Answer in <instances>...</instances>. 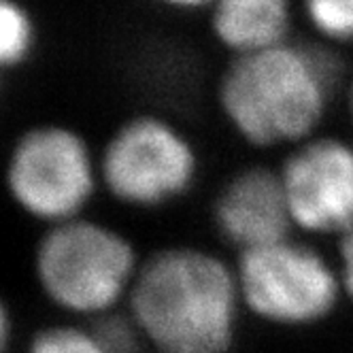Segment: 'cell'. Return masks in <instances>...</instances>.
Instances as JSON below:
<instances>
[{
  "label": "cell",
  "instance_id": "14",
  "mask_svg": "<svg viewBox=\"0 0 353 353\" xmlns=\"http://www.w3.org/2000/svg\"><path fill=\"white\" fill-rule=\"evenodd\" d=\"M11 336H13V321L11 313L5 305V300L0 298V353H7L11 347Z\"/></svg>",
  "mask_w": 353,
  "mask_h": 353
},
{
  "label": "cell",
  "instance_id": "3",
  "mask_svg": "<svg viewBox=\"0 0 353 353\" xmlns=\"http://www.w3.org/2000/svg\"><path fill=\"white\" fill-rule=\"evenodd\" d=\"M141 264L123 232L83 215L43 234L34 254V276L54 307L98 321L128 302Z\"/></svg>",
  "mask_w": 353,
  "mask_h": 353
},
{
  "label": "cell",
  "instance_id": "2",
  "mask_svg": "<svg viewBox=\"0 0 353 353\" xmlns=\"http://www.w3.org/2000/svg\"><path fill=\"white\" fill-rule=\"evenodd\" d=\"M339 81L341 66L327 52L283 43L239 56L217 96L232 130L251 147H296L315 137Z\"/></svg>",
  "mask_w": 353,
  "mask_h": 353
},
{
  "label": "cell",
  "instance_id": "8",
  "mask_svg": "<svg viewBox=\"0 0 353 353\" xmlns=\"http://www.w3.org/2000/svg\"><path fill=\"white\" fill-rule=\"evenodd\" d=\"M211 221L217 236L239 256L292 236L279 170L247 166L230 174L213 198Z\"/></svg>",
  "mask_w": 353,
  "mask_h": 353
},
{
  "label": "cell",
  "instance_id": "1",
  "mask_svg": "<svg viewBox=\"0 0 353 353\" xmlns=\"http://www.w3.org/2000/svg\"><path fill=\"white\" fill-rule=\"evenodd\" d=\"M125 313L151 353H230L245 307L234 264L185 243L143 260Z\"/></svg>",
  "mask_w": 353,
  "mask_h": 353
},
{
  "label": "cell",
  "instance_id": "6",
  "mask_svg": "<svg viewBox=\"0 0 353 353\" xmlns=\"http://www.w3.org/2000/svg\"><path fill=\"white\" fill-rule=\"evenodd\" d=\"M5 179L13 203L52 228L85 215L100 188V166L77 132L43 125L15 143Z\"/></svg>",
  "mask_w": 353,
  "mask_h": 353
},
{
  "label": "cell",
  "instance_id": "13",
  "mask_svg": "<svg viewBox=\"0 0 353 353\" xmlns=\"http://www.w3.org/2000/svg\"><path fill=\"white\" fill-rule=\"evenodd\" d=\"M336 268L341 274V283H343V292L345 298L353 305V228L349 232H345L339 241H336Z\"/></svg>",
  "mask_w": 353,
  "mask_h": 353
},
{
  "label": "cell",
  "instance_id": "16",
  "mask_svg": "<svg viewBox=\"0 0 353 353\" xmlns=\"http://www.w3.org/2000/svg\"><path fill=\"white\" fill-rule=\"evenodd\" d=\"M349 115H351V121H353V77L349 81Z\"/></svg>",
  "mask_w": 353,
  "mask_h": 353
},
{
  "label": "cell",
  "instance_id": "15",
  "mask_svg": "<svg viewBox=\"0 0 353 353\" xmlns=\"http://www.w3.org/2000/svg\"><path fill=\"white\" fill-rule=\"evenodd\" d=\"M166 5L172 7H183V9H196V7H205L209 3H215V0H162Z\"/></svg>",
  "mask_w": 353,
  "mask_h": 353
},
{
  "label": "cell",
  "instance_id": "4",
  "mask_svg": "<svg viewBox=\"0 0 353 353\" xmlns=\"http://www.w3.org/2000/svg\"><path fill=\"white\" fill-rule=\"evenodd\" d=\"M245 313L274 327H313L345 298L336 262L309 241L288 236L234 262Z\"/></svg>",
  "mask_w": 353,
  "mask_h": 353
},
{
  "label": "cell",
  "instance_id": "9",
  "mask_svg": "<svg viewBox=\"0 0 353 353\" xmlns=\"http://www.w3.org/2000/svg\"><path fill=\"white\" fill-rule=\"evenodd\" d=\"M290 0H215L213 28L239 56L285 43Z\"/></svg>",
  "mask_w": 353,
  "mask_h": 353
},
{
  "label": "cell",
  "instance_id": "7",
  "mask_svg": "<svg viewBox=\"0 0 353 353\" xmlns=\"http://www.w3.org/2000/svg\"><path fill=\"white\" fill-rule=\"evenodd\" d=\"M276 170L294 230L339 241L353 228V143L313 137L292 147Z\"/></svg>",
  "mask_w": 353,
  "mask_h": 353
},
{
  "label": "cell",
  "instance_id": "10",
  "mask_svg": "<svg viewBox=\"0 0 353 353\" xmlns=\"http://www.w3.org/2000/svg\"><path fill=\"white\" fill-rule=\"evenodd\" d=\"M28 353H113L96 325L62 323L37 332L28 345Z\"/></svg>",
  "mask_w": 353,
  "mask_h": 353
},
{
  "label": "cell",
  "instance_id": "12",
  "mask_svg": "<svg viewBox=\"0 0 353 353\" xmlns=\"http://www.w3.org/2000/svg\"><path fill=\"white\" fill-rule=\"evenodd\" d=\"M313 26L330 39L353 41V0H307Z\"/></svg>",
  "mask_w": 353,
  "mask_h": 353
},
{
  "label": "cell",
  "instance_id": "11",
  "mask_svg": "<svg viewBox=\"0 0 353 353\" xmlns=\"http://www.w3.org/2000/svg\"><path fill=\"white\" fill-rule=\"evenodd\" d=\"M30 45V23L11 0H0V64L21 60Z\"/></svg>",
  "mask_w": 353,
  "mask_h": 353
},
{
  "label": "cell",
  "instance_id": "5",
  "mask_svg": "<svg viewBox=\"0 0 353 353\" xmlns=\"http://www.w3.org/2000/svg\"><path fill=\"white\" fill-rule=\"evenodd\" d=\"M100 185L119 205L160 211L181 203L200 179V156L172 121L139 115L121 123L98 158Z\"/></svg>",
  "mask_w": 353,
  "mask_h": 353
}]
</instances>
